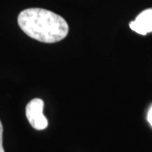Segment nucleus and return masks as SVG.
<instances>
[{
    "mask_svg": "<svg viewBox=\"0 0 152 152\" xmlns=\"http://www.w3.org/2000/svg\"><path fill=\"white\" fill-rule=\"evenodd\" d=\"M18 25L28 37L44 43L60 42L69 33V25L63 17L40 8L26 9L20 12Z\"/></svg>",
    "mask_w": 152,
    "mask_h": 152,
    "instance_id": "f257e3e1",
    "label": "nucleus"
},
{
    "mask_svg": "<svg viewBox=\"0 0 152 152\" xmlns=\"http://www.w3.org/2000/svg\"><path fill=\"white\" fill-rule=\"evenodd\" d=\"M43 101L40 98H35L26 107V115L28 121L37 130H43L48 125V121L43 114Z\"/></svg>",
    "mask_w": 152,
    "mask_h": 152,
    "instance_id": "f03ea898",
    "label": "nucleus"
},
{
    "mask_svg": "<svg viewBox=\"0 0 152 152\" xmlns=\"http://www.w3.org/2000/svg\"><path fill=\"white\" fill-rule=\"evenodd\" d=\"M129 26L134 31L143 36L152 32V8L141 12L134 21L129 23Z\"/></svg>",
    "mask_w": 152,
    "mask_h": 152,
    "instance_id": "7ed1b4c3",
    "label": "nucleus"
},
{
    "mask_svg": "<svg viewBox=\"0 0 152 152\" xmlns=\"http://www.w3.org/2000/svg\"><path fill=\"white\" fill-rule=\"evenodd\" d=\"M0 152H4V149L3 147V125L0 121Z\"/></svg>",
    "mask_w": 152,
    "mask_h": 152,
    "instance_id": "20e7f679",
    "label": "nucleus"
},
{
    "mask_svg": "<svg viewBox=\"0 0 152 152\" xmlns=\"http://www.w3.org/2000/svg\"><path fill=\"white\" fill-rule=\"evenodd\" d=\"M147 119H148V122L150 123V124L152 126V107H151V109L149 110V113H148V117H147Z\"/></svg>",
    "mask_w": 152,
    "mask_h": 152,
    "instance_id": "39448f33",
    "label": "nucleus"
}]
</instances>
